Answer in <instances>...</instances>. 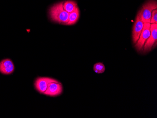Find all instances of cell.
<instances>
[{
    "label": "cell",
    "mask_w": 157,
    "mask_h": 118,
    "mask_svg": "<svg viewBox=\"0 0 157 118\" xmlns=\"http://www.w3.org/2000/svg\"><path fill=\"white\" fill-rule=\"evenodd\" d=\"M63 2L56 3L48 10L49 18L53 22L67 25L69 13L63 8Z\"/></svg>",
    "instance_id": "1"
},
{
    "label": "cell",
    "mask_w": 157,
    "mask_h": 118,
    "mask_svg": "<svg viewBox=\"0 0 157 118\" xmlns=\"http://www.w3.org/2000/svg\"><path fill=\"white\" fill-rule=\"evenodd\" d=\"M15 69L13 61L10 59H5L0 61V73L5 75H10Z\"/></svg>",
    "instance_id": "8"
},
{
    "label": "cell",
    "mask_w": 157,
    "mask_h": 118,
    "mask_svg": "<svg viewBox=\"0 0 157 118\" xmlns=\"http://www.w3.org/2000/svg\"><path fill=\"white\" fill-rule=\"evenodd\" d=\"M79 17H80V10L77 7L74 11L69 13L68 21L67 25H73L76 23Z\"/></svg>",
    "instance_id": "9"
},
{
    "label": "cell",
    "mask_w": 157,
    "mask_h": 118,
    "mask_svg": "<svg viewBox=\"0 0 157 118\" xmlns=\"http://www.w3.org/2000/svg\"><path fill=\"white\" fill-rule=\"evenodd\" d=\"M150 23H144V24L143 29L140 34L139 39L135 44V47L138 51L143 50L144 44L150 36Z\"/></svg>",
    "instance_id": "3"
},
{
    "label": "cell",
    "mask_w": 157,
    "mask_h": 118,
    "mask_svg": "<svg viewBox=\"0 0 157 118\" xmlns=\"http://www.w3.org/2000/svg\"><path fill=\"white\" fill-rule=\"evenodd\" d=\"M144 24V23L142 20L141 12L139 10L136 18V21L134 23L132 31V37L134 44H136L137 40L139 39L140 34L143 29Z\"/></svg>",
    "instance_id": "5"
},
{
    "label": "cell",
    "mask_w": 157,
    "mask_h": 118,
    "mask_svg": "<svg viewBox=\"0 0 157 118\" xmlns=\"http://www.w3.org/2000/svg\"><path fill=\"white\" fill-rule=\"evenodd\" d=\"M151 34L144 47V52H147L151 51L152 48L156 45L157 41V24H151Z\"/></svg>",
    "instance_id": "4"
},
{
    "label": "cell",
    "mask_w": 157,
    "mask_h": 118,
    "mask_svg": "<svg viewBox=\"0 0 157 118\" xmlns=\"http://www.w3.org/2000/svg\"><path fill=\"white\" fill-rule=\"evenodd\" d=\"M63 92V86L59 82H52L48 84L44 95L50 97H56L61 95Z\"/></svg>",
    "instance_id": "7"
},
{
    "label": "cell",
    "mask_w": 157,
    "mask_h": 118,
    "mask_svg": "<svg viewBox=\"0 0 157 118\" xmlns=\"http://www.w3.org/2000/svg\"><path fill=\"white\" fill-rule=\"evenodd\" d=\"M52 82H58V81L48 77H39L34 82V87L37 91L40 94H44L46 90L48 84Z\"/></svg>",
    "instance_id": "6"
},
{
    "label": "cell",
    "mask_w": 157,
    "mask_h": 118,
    "mask_svg": "<svg viewBox=\"0 0 157 118\" xmlns=\"http://www.w3.org/2000/svg\"><path fill=\"white\" fill-rule=\"evenodd\" d=\"M157 9V2L155 0H149L142 7L141 17L144 23H150L151 13L154 10Z\"/></svg>",
    "instance_id": "2"
},
{
    "label": "cell",
    "mask_w": 157,
    "mask_h": 118,
    "mask_svg": "<svg viewBox=\"0 0 157 118\" xmlns=\"http://www.w3.org/2000/svg\"><path fill=\"white\" fill-rule=\"evenodd\" d=\"M150 24H157V10H154L151 13Z\"/></svg>",
    "instance_id": "12"
},
{
    "label": "cell",
    "mask_w": 157,
    "mask_h": 118,
    "mask_svg": "<svg viewBox=\"0 0 157 118\" xmlns=\"http://www.w3.org/2000/svg\"><path fill=\"white\" fill-rule=\"evenodd\" d=\"M93 70L97 74H102L105 72V67L103 63H98L94 65Z\"/></svg>",
    "instance_id": "11"
},
{
    "label": "cell",
    "mask_w": 157,
    "mask_h": 118,
    "mask_svg": "<svg viewBox=\"0 0 157 118\" xmlns=\"http://www.w3.org/2000/svg\"><path fill=\"white\" fill-rule=\"evenodd\" d=\"M77 3L76 2L68 0L63 2V8L68 13L73 12L77 7Z\"/></svg>",
    "instance_id": "10"
}]
</instances>
